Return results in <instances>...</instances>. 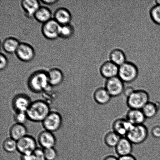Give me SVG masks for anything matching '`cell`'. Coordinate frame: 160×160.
I'll use <instances>...</instances> for the list:
<instances>
[{"instance_id": "obj_35", "label": "cell", "mask_w": 160, "mask_h": 160, "mask_svg": "<svg viewBox=\"0 0 160 160\" xmlns=\"http://www.w3.org/2000/svg\"><path fill=\"white\" fill-rule=\"evenodd\" d=\"M134 90L135 89L134 88L131 87V86H128V87H125L123 94L127 98V97H128L129 95H131Z\"/></svg>"}, {"instance_id": "obj_9", "label": "cell", "mask_w": 160, "mask_h": 160, "mask_svg": "<svg viewBox=\"0 0 160 160\" xmlns=\"http://www.w3.org/2000/svg\"><path fill=\"white\" fill-rule=\"evenodd\" d=\"M37 148L35 139L30 136L27 135L17 142V150L21 154L32 153Z\"/></svg>"}, {"instance_id": "obj_4", "label": "cell", "mask_w": 160, "mask_h": 160, "mask_svg": "<svg viewBox=\"0 0 160 160\" xmlns=\"http://www.w3.org/2000/svg\"><path fill=\"white\" fill-rule=\"evenodd\" d=\"M138 74V68L132 62L127 61L119 67L118 76L124 83L133 82L137 79Z\"/></svg>"}, {"instance_id": "obj_8", "label": "cell", "mask_w": 160, "mask_h": 160, "mask_svg": "<svg viewBox=\"0 0 160 160\" xmlns=\"http://www.w3.org/2000/svg\"><path fill=\"white\" fill-rule=\"evenodd\" d=\"M61 25L54 18L43 23L42 32L44 37L48 40H54L59 37Z\"/></svg>"}, {"instance_id": "obj_40", "label": "cell", "mask_w": 160, "mask_h": 160, "mask_svg": "<svg viewBox=\"0 0 160 160\" xmlns=\"http://www.w3.org/2000/svg\"><path fill=\"white\" fill-rule=\"evenodd\" d=\"M156 4L160 5V0H157L156 1Z\"/></svg>"}, {"instance_id": "obj_27", "label": "cell", "mask_w": 160, "mask_h": 160, "mask_svg": "<svg viewBox=\"0 0 160 160\" xmlns=\"http://www.w3.org/2000/svg\"><path fill=\"white\" fill-rule=\"evenodd\" d=\"M74 33V28L70 23L61 26L59 37L63 39L70 38L72 37Z\"/></svg>"}, {"instance_id": "obj_17", "label": "cell", "mask_w": 160, "mask_h": 160, "mask_svg": "<svg viewBox=\"0 0 160 160\" xmlns=\"http://www.w3.org/2000/svg\"><path fill=\"white\" fill-rule=\"evenodd\" d=\"M25 15L28 18L34 17L36 12L41 7L40 2L37 0H23L21 2Z\"/></svg>"}, {"instance_id": "obj_16", "label": "cell", "mask_w": 160, "mask_h": 160, "mask_svg": "<svg viewBox=\"0 0 160 160\" xmlns=\"http://www.w3.org/2000/svg\"><path fill=\"white\" fill-rule=\"evenodd\" d=\"M38 142L44 149L54 148L56 144V139L52 132L45 130L41 132L38 136Z\"/></svg>"}, {"instance_id": "obj_11", "label": "cell", "mask_w": 160, "mask_h": 160, "mask_svg": "<svg viewBox=\"0 0 160 160\" xmlns=\"http://www.w3.org/2000/svg\"><path fill=\"white\" fill-rule=\"evenodd\" d=\"M15 54L19 60L25 62L32 60L35 55V51L32 47L25 42L20 43Z\"/></svg>"}, {"instance_id": "obj_34", "label": "cell", "mask_w": 160, "mask_h": 160, "mask_svg": "<svg viewBox=\"0 0 160 160\" xmlns=\"http://www.w3.org/2000/svg\"><path fill=\"white\" fill-rule=\"evenodd\" d=\"M152 137L154 138H160V126L156 125L152 128L150 131Z\"/></svg>"}, {"instance_id": "obj_13", "label": "cell", "mask_w": 160, "mask_h": 160, "mask_svg": "<svg viewBox=\"0 0 160 160\" xmlns=\"http://www.w3.org/2000/svg\"><path fill=\"white\" fill-rule=\"evenodd\" d=\"M119 67L111 61H107L102 64L100 73L106 79L118 76Z\"/></svg>"}, {"instance_id": "obj_20", "label": "cell", "mask_w": 160, "mask_h": 160, "mask_svg": "<svg viewBox=\"0 0 160 160\" xmlns=\"http://www.w3.org/2000/svg\"><path fill=\"white\" fill-rule=\"evenodd\" d=\"M48 81L50 86H56L62 84L64 79V75L59 68H51L48 71Z\"/></svg>"}, {"instance_id": "obj_30", "label": "cell", "mask_w": 160, "mask_h": 160, "mask_svg": "<svg viewBox=\"0 0 160 160\" xmlns=\"http://www.w3.org/2000/svg\"><path fill=\"white\" fill-rule=\"evenodd\" d=\"M43 151L46 160H55L57 157V152L54 148L44 149Z\"/></svg>"}, {"instance_id": "obj_31", "label": "cell", "mask_w": 160, "mask_h": 160, "mask_svg": "<svg viewBox=\"0 0 160 160\" xmlns=\"http://www.w3.org/2000/svg\"><path fill=\"white\" fill-rule=\"evenodd\" d=\"M13 117L16 123L23 125L28 119L26 112H15Z\"/></svg>"}, {"instance_id": "obj_36", "label": "cell", "mask_w": 160, "mask_h": 160, "mask_svg": "<svg viewBox=\"0 0 160 160\" xmlns=\"http://www.w3.org/2000/svg\"><path fill=\"white\" fill-rule=\"evenodd\" d=\"M118 158L119 160H137L136 158L132 154L120 157Z\"/></svg>"}, {"instance_id": "obj_21", "label": "cell", "mask_w": 160, "mask_h": 160, "mask_svg": "<svg viewBox=\"0 0 160 160\" xmlns=\"http://www.w3.org/2000/svg\"><path fill=\"white\" fill-rule=\"evenodd\" d=\"M27 130L24 125L16 123L9 130L10 138L17 142L27 135Z\"/></svg>"}, {"instance_id": "obj_33", "label": "cell", "mask_w": 160, "mask_h": 160, "mask_svg": "<svg viewBox=\"0 0 160 160\" xmlns=\"http://www.w3.org/2000/svg\"><path fill=\"white\" fill-rule=\"evenodd\" d=\"M0 60H1V64H0V69L1 70H4L7 68L8 65V61L7 58L2 53H1L0 55Z\"/></svg>"}, {"instance_id": "obj_26", "label": "cell", "mask_w": 160, "mask_h": 160, "mask_svg": "<svg viewBox=\"0 0 160 160\" xmlns=\"http://www.w3.org/2000/svg\"><path fill=\"white\" fill-rule=\"evenodd\" d=\"M121 138L113 131H110L105 134L103 137V142L109 148H115Z\"/></svg>"}, {"instance_id": "obj_5", "label": "cell", "mask_w": 160, "mask_h": 160, "mask_svg": "<svg viewBox=\"0 0 160 160\" xmlns=\"http://www.w3.org/2000/svg\"><path fill=\"white\" fill-rule=\"evenodd\" d=\"M148 130L144 124L132 125L126 137L133 145H140L147 140Z\"/></svg>"}, {"instance_id": "obj_38", "label": "cell", "mask_w": 160, "mask_h": 160, "mask_svg": "<svg viewBox=\"0 0 160 160\" xmlns=\"http://www.w3.org/2000/svg\"><path fill=\"white\" fill-rule=\"evenodd\" d=\"M41 2L43 4L48 5H52L56 4L58 1V0H42Z\"/></svg>"}, {"instance_id": "obj_15", "label": "cell", "mask_w": 160, "mask_h": 160, "mask_svg": "<svg viewBox=\"0 0 160 160\" xmlns=\"http://www.w3.org/2000/svg\"><path fill=\"white\" fill-rule=\"evenodd\" d=\"M114 149L118 157L131 155L133 151V144L126 137H122Z\"/></svg>"}, {"instance_id": "obj_14", "label": "cell", "mask_w": 160, "mask_h": 160, "mask_svg": "<svg viewBox=\"0 0 160 160\" xmlns=\"http://www.w3.org/2000/svg\"><path fill=\"white\" fill-rule=\"evenodd\" d=\"M125 118L132 125L144 124L147 119L142 110L131 109L127 111Z\"/></svg>"}, {"instance_id": "obj_32", "label": "cell", "mask_w": 160, "mask_h": 160, "mask_svg": "<svg viewBox=\"0 0 160 160\" xmlns=\"http://www.w3.org/2000/svg\"><path fill=\"white\" fill-rule=\"evenodd\" d=\"M32 160H46L43 150L37 148L33 152L32 154Z\"/></svg>"}, {"instance_id": "obj_23", "label": "cell", "mask_w": 160, "mask_h": 160, "mask_svg": "<svg viewBox=\"0 0 160 160\" xmlns=\"http://www.w3.org/2000/svg\"><path fill=\"white\" fill-rule=\"evenodd\" d=\"M159 103L157 102L149 101L142 109L147 119L153 118L159 111Z\"/></svg>"}, {"instance_id": "obj_2", "label": "cell", "mask_w": 160, "mask_h": 160, "mask_svg": "<svg viewBox=\"0 0 160 160\" xmlns=\"http://www.w3.org/2000/svg\"><path fill=\"white\" fill-rule=\"evenodd\" d=\"M51 111L48 102L39 100L32 102L26 113L28 120L33 122H42Z\"/></svg>"}, {"instance_id": "obj_29", "label": "cell", "mask_w": 160, "mask_h": 160, "mask_svg": "<svg viewBox=\"0 0 160 160\" xmlns=\"http://www.w3.org/2000/svg\"><path fill=\"white\" fill-rule=\"evenodd\" d=\"M150 18L156 24L160 26V5L156 4L150 9Z\"/></svg>"}, {"instance_id": "obj_39", "label": "cell", "mask_w": 160, "mask_h": 160, "mask_svg": "<svg viewBox=\"0 0 160 160\" xmlns=\"http://www.w3.org/2000/svg\"><path fill=\"white\" fill-rule=\"evenodd\" d=\"M102 160H119V158L114 155H108L105 156Z\"/></svg>"}, {"instance_id": "obj_18", "label": "cell", "mask_w": 160, "mask_h": 160, "mask_svg": "<svg viewBox=\"0 0 160 160\" xmlns=\"http://www.w3.org/2000/svg\"><path fill=\"white\" fill-rule=\"evenodd\" d=\"M72 18L70 11L65 8H59L54 13V19L61 26L70 24Z\"/></svg>"}, {"instance_id": "obj_6", "label": "cell", "mask_w": 160, "mask_h": 160, "mask_svg": "<svg viewBox=\"0 0 160 160\" xmlns=\"http://www.w3.org/2000/svg\"><path fill=\"white\" fill-rule=\"evenodd\" d=\"M104 88L112 97H117L123 94L124 82L118 76L107 79Z\"/></svg>"}, {"instance_id": "obj_10", "label": "cell", "mask_w": 160, "mask_h": 160, "mask_svg": "<svg viewBox=\"0 0 160 160\" xmlns=\"http://www.w3.org/2000/svg\"><path fill=\"white\" fill-rule=\"evenodd\" d=\"M32 102L28 95L24 94H18L12 100V108L15 112H26Z\"/></svg>"}, {"instance_id": "obj_37", "label": "cell", "mask_w": 160, "mask_h": 160, "mask_svg": "<svg viewBox=\"0 0 160 160\" xmlns=\"http://www.w3.org/2000/svg\"><path fill=\"white\" fill-rule=\"evenodd\" d=\"M32 153L21 154L20 160H32Z\"/></svg>"}, {"instance_id": "obj_1", "label": "cell", "mask_w": 160, "mask_h": 160, "mask_svg": "<svg viewBox=\"0 0 160 160\" xmlns=\"http://www.w3.org/2000/svg\"><path fill=\"white\" fill-rule=\"evenodd\" d=\"M29 90L34 93L44 92L50 87L48 72L38 70L30 76L28 81Z\"/></svg>"}, {"instance_id": "obj_12", "label": "cell", "mask_w": 160, "mask_h": 160, "mask_svg": "<svg viewBox=\"0 0 160 160\" xmlns=\"http://www.w3.org/2000/svg\"><path fill=\"white\" fill-rule=\"evenodd\" d=\"M132 125L125 118H118L112 124V131L121 137H125Z\"/></svg>"}, {"instance_id": "obj_19", "label": "cell", "mask_w": 160, "mask_h": 160, "mask_svg": "<svg viewBox=\"0 0 160 160\" xmlns=\"http://www.w3.org/2000/svg\"><path fill=\"white\" fill-rule=\"evenodd\" d=\"M93 98L97 104L103 106L108 104L112 97L104 87L98 88L94 91Z\"/></svg>"}, {"instance_id": "obj_25", "label": "cell", "mask_w": 160, "mask_h": 160, "mask_svg": "<svg viewBox=\"0 0 160 160\" xmlns=\"http://www.w3.org/2000/svg\"><path fill=\"white\" fill-rule=\"evenodd\" d=\"M34 17L37 21L43 24L52 19L51 10L45 6H41L36 12Z\"/></svg>"}, {"instance_id": "obj_3", "label": "cell", "mask_w": 160, "mask_h": 160, "mask_svg": "<svg viewBox=\"0 0 160 160\" xmlns=\"http://www.w3.org/2000/svg\"><path fill=\"white\" fill-rule=\"evenodd\" d=\"M150 101V95L144 89L135 90L126 98V104L129 109L142 110Z\"/></svg>"}, {"instance_id": "obj_28", "label": "cell", "mask_w": 160, "mask_h": 160, "mask_svg": "<svg viewBox=\"0 0 160 160\" xmlns=\"http://www.w3.org/2000/svg\"><path fill=\"white\" fill-rule=\"evenodd\" d=\"M2 147L4 151L7 152H13L17 150V142L10 137L7 138L3 142Z\"/></svg>"}, {"instance_id": "obj_7", "label": "cell", "mask_w": 160, "mask_h": 160, "mask_svg": "<svg viewBox=\"0 0 160 160\" xmlns=\"http://www.w3.org/2000/svg\"><path fill=\"white\" fill-rule=\"evenodd\" d=\"M62 124V118L59 112L51 111L42 122V125L46 131L53 132L60 129Z\"/></svg>"}, {"instance_id": "obj_24", "label": "cell", "mask_w": 160, "mask_h": 160, "mask_svg": "<svg viewBox=\"0 0 160 160\" xmlns=\"http://www.w3.org/2000/svg\"><path fill=\"white\" fill-rule=\"evenodd\" d=\"M20 43L18 39L14 37H8L3 41L2 47L4 51L8 54L15 53Z\"/></svg>"}, {"instance_id": "obj_22", "label": "cell", "mask_w": 160, "mask_h": 160, "mask_svg": "<svg viewBox=\"0 0 160 160\" xmlns=\"http://www.w3.org/2000/svg\"><path fill=\"white\" fill-rule=\"evenodd\" d=\"M110 61L118 67L127 62L126 54L123 50L115 48L110 52L109 54Z\"/></svg>"}]
</instances>
